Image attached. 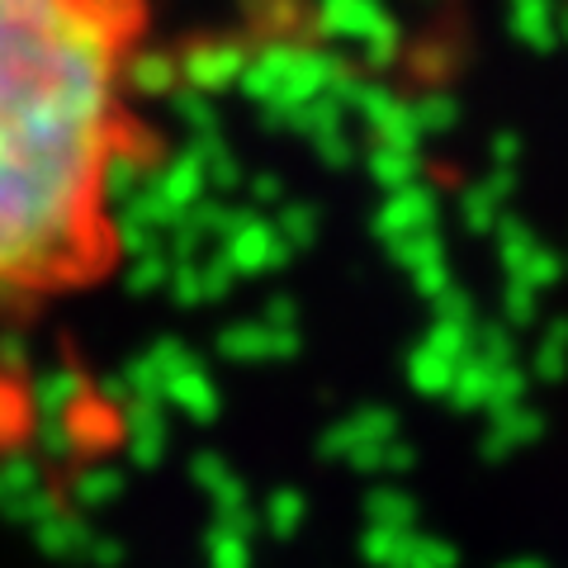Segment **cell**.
<instances>
[{
	"instance_id": "cell-1",
	"label": "cell",
	"mask_w": 568,
	"mask_h": 568,
	"mask_svg": "<svg viewBox=\"0 0 568 568\" xmlns=\"http://www.w3.org/2000/svg\"><path fill=\"white\" fill-rule=\"evenodd\" d=\"M152 0H0V308L95 294L123 185L162 162Z\"/></svg>"
}]
</instances>
